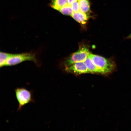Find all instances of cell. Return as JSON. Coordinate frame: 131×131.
<instances>
[{
	"label": "cell",
	"mask_w": 131,
	"mask_h": 131,
	"mask_svg": "<svg viewBox=\"0 0 131 131\" xmlns=\"http://www.w3.org/2000/svg\"><path fill=\"white\" fill-rule=\"evenodd\" d=\"M127 39H131V33L127 37Z\"/></svg>",
	"instance_id": "obj_14"
},
{
	"label": "cell",
	"mask_w": 131,
	"mask_h": 131,
	"mask_svg": "<svg viewBox=\"0 0 131 131\" xmlns=\"http://www.w3.org/2000/svg\"><path fill=\"white\" fill-rule=\"evenodd\" d=\"M89 55L94 63L102 71L104 74L111 73L115 70L116 64L112 59L106 58L90 53Z\"/></svg>",
	"instance_id": "obj_1"
},
{
	"label": "cell",
	"mask_w": 131,
	"mask_h": 131,
	"mask_svg": "<svg viewBox=\"0 0 131 131\" xmlns=\"http://www.w3.org/2000/svg\"><path fill=\"white\" fill-rule=\"evenodd\" d=\"M15 91L16 99L18 103V111H20L25 105L35 103L33 90H29L25 87H17Z\"/></svg>",
	"instance_id": "obj_3"
},
{
	"label": "cell",
	"mask_w": 131,
	"mask_h": 131,
	"mask_svg": "<svg viewBox=\"0 0 131 131\" xmlns=\"http://www.w3.org/2000/svg\"><path fill=\"white\" fill-rule=\"evenodd\" d=\"M26 61H32L37 66H39L40 64L36 53L31 51L20 53H11L7 62L6 66H14Z\"/></svg>",
	"instance_id": "obj_2"
},
{
	"label": "cell",
	"mask_w": 131,
	"mask_h": 131,
	"mask_svg": "<svg viewBox=\"0 0 131 131\" xmlns=\"http://www.w3.org/2000/svg\"><path fill=\"white\" fill-rule=\"evenodd\" d=\"M78 0H67V3L69 5H71L74 2L77 1Z\"/></svg>",
	"instance_id": "obj_13"
},
{
	"label": "cell",
	"mask_w": 131,
	"mask_h": 131,
	"mask_svg": "<svg viewBox=\"0 0 131 131\" xmlns=\"http://www.w3.org/2000/svg\"><path fill=\"white\" fill-rule=\"evenodd\" d=\"M65 70L68 72L78 74L90 73L84 62L74 63L66 67Z\"/></svg>",
	"instance_id": "obj_5"
},
{
	"label": "cell",
	"mask_w": 131,
	"mask_h": 131,
	"mask_svg": "<svg viewBox=\"0 0 131 131\" xmlns=\"http://www.w3.org/2000/svg\"><path fill=\"white\" fill-rule=\"evenodd\" d=\"M71 16L83 26L86 23L90 17L80 11L73 12Z\"/></svg>",
	"instance_id": "obj_6"
},
{
	"label": "cell",
	"mask_w": 131,
	"mask_h": 131,
	"mask_svg": "<svg viewBox=\"0 0 131 131\" xmlns=\"http://www.w3.org/2000/svg\"><path fill=\"white\" fill-rule=\"evenodd\" d=\"M49 6L59 11L62 7L67 5V0H50Z\"/></svg>",
	"instance_id": "obj_9"
},
{
	"label": "cell",
	"mask_w": 131,
	"mask_h": 131,
	"mask_svg": "<svg viewBox=\"0 0 131 131\" xmlns=\"http://www.w3.org/2000/svg\"><path fill=\"white\" fill-rule=\"evenodd\" d=\"M81 12L90 16L91 12L89 0H78Z\"/></svg>",
	"instance_id": "obj_8"
},
{
	"label": "cell",
	"mask_w": 131,
	"mask_h": 131,
	"mask_svg": "<svg viewBox=\"0 0 131 131\" xmlns=\"http://www.w3.org/2000/svg\"><path fill=\"white\" fill-rule=\"evenodd\" d=\"M11 53L0 52V67H3L6 66L7 62L10 57Z\"/></svg>",
	"instance_id": "obj_10"
},
{
	"label": "cell",
	"mask_w": 131,
	"mask_h": 131,
	"mask_svg": "<svg viewBox=\"0 0 131 131\" xmlns=\"http://www.w3.org/2000/svg\"><path fill=\"white\" fill-rule=\"evenodd\" d=\"M59 11L63 15L71 16L73 12L71 7L67 3L66 5L61 8Z\"/></svg>",
	"instance_id": "obj_11"
},
{
	"label": "cell",
	"mask_w": 131,
	"mask_h": 131,
	"mask_svg": "<svg viewBox=\"0 0 131 131\" xmlns=\"http://www.w3.org/2000/svg\"><path fill=\"white\" fill-rule=\"evenodd\" d=\"M89 53L87 48L84 47L81 48L67 59L65 65L67 67L75 63L84 62Z\"/></svg>",
	"instance_id": "obj_4"
},
{
	"label": "cell",
	"mask_w": 131,
	"mask_h": 131,
	"mask_svg": "<svg viewBox=\"0 0 131 131\" xmlns=\"http://www.w3.org/2000/svg\"><path fill=\"white\" fill-rule=\"evenodd\" d=\"M89 54L84 62L89 71L90 73H97L104 74L102 71L98 68L94 63Z\"/></svg>",
	"instance_id": "obj_7"
},
{
	"label": "cell",
	"mask_w": 131,
	"mask_h": 131,
	"mask_svg": "<svg viewBox=\"0 0 131 131\" xmlns=\"http://www.w3.org/2000/svg\"><path fill=\"white\" fill-rule=\"evenodd\" d=\"M73 12L80 11L78 0L74 2L71 5Z\"/></svg>",
	"instance_id": "obj_12"
}]
</instances>
